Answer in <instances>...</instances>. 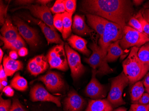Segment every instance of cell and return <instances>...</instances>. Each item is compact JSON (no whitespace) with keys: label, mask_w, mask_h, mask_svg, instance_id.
I'll return each mask as SVG.
<instances>
[{"label":"cell","mask_w":149,"mask_h":111,"mask_svg":"<svg viewBox=\"0 0 149 111\" xmlns=\"http://www.w3.org/2000/svg\"><path fill=\"white\" fill-rule=\"evenodd\" d=\"M7 76L6 74L3 66L1 65V66H0V81H7Z\"/></svg>","instance_id":"41"},{"label":"cell","mask_w":149,"mask_h":111,"mask_svg":"<svg viewBox=\"0 0 149 111\" xmlns=\"http://www.w3.org/2000/svg\"><path fill=\"white\" fill-rule=\"evenodd\" d=\"M50 1H47V0H39V1H37L36 2L39 3V5L47 6V4Z\"/></svg>","instance_id":"47"},{"label":"cell","mask_w":149,"mask_h":111,"mask_svg":"<svg viewBox=\"0 0 149 111\" xmlns=\"http://www.w3.org/2000/svg\"><path fill=\"white\" fill-rule=\"evenodd\" d=\"M18 53L15 51H11L9 52V57L13 60H15L18 58Z\"/></svg>","instance_id":"43"},{"label":"cell","mask_w":149,"mask_h":111,"mask_svg":"<svg viewBox=\"0 0 149 111\" xmlns=\"http://www.w3.org/2000/svg\"><path fill=\"white\" fill-rule=\"evenodd\" d=\"M135 17L140 22L144 32L147 35H149V23L144 19L141 13H138Z\"/></svg>","instance_id":"34"},{"label":"cell","mask_w":149,"mask_h":111,"mask_svg":"<svg viewBox=\"0 0 149 111\" xmlns=\"http://www.w3.org/2000/svg\"><path fill=\"white\" fill-rule=\"evenodd\" d=\"M66 12L69 13L73 14L77 7V1L76 0H64L63 1Z\"/></svg>","instance_id":"31"},{"label":"cell","mask_w":149,"mask_h":111,"mask_svg":"<svg viewBox=\"0 0 149 111\" xmlns=\"http://www.w3.org/2000/svg\"><path fill=\"white\" fill-rule=\"evenodd\" d=\"M3 55H4V52L2 51V49H0V62L1 63L2 62V59H3Z\"/></svg>","instance_id":"49"},{"label":"cell","mask_w":149,"mask_h":111,"mask_svg":"<svg viewBox=\"0 0 149 111\" xmlns=\"http://www.w3.org/2000/svg\"><path fill=\"white\" fill-rule=\"evenodd\" d=\"M144 85L142 81H139L135 83L130 91L131 99L133 101L136 102L143 96L144 92Z\"/></svg>","instance_id":"27"},{"label":"cell","mask_w":149,"mask_h":111,"mask_svg":"<svg viewBox=\"0 0 149 111\" xmlns=\"http://www.w3.org/2000/svg\"><path fill=\"white\" fill-rule=\"evenodd\" d=\"M129 111H149V104L141 105L139 103H133L130 106Z\"/></svg>","instance_id":"37"},{"label":"cell","mask_w":149,"mask_h":111,"mask_svg":"<svg viewBox=\"0 0 149 111\" xmlns=\"http://www.w3.org/2000/svg\"><path fill=\"white\" fill-rule=\"evenodd\" d=\"M8 9V6L4 4L3 1H1L0 3V22L1 25L3 26L6 21L7 17V11Z\"/></svg>","instance_id":"33"},{"label":"cell","mask_w":149,"mask_h":111,"mask_svg":"<svg viewBox=\"0 0 149 111\" xmlns=\"http://www.w3.org/2000/svg\"><path fill=\"white\" fill-rule=\"evenodd\" d=\"M20 17L25 20H29L38 25L44 34L48 44L55 43L58 45H64V42L61 39L60 36L57 32L56 31L53 30L50 27L46 25L43 21L39 19L34 18L28 13H23V14L20 15Z\"/></svg>","instance_id":"11"},{"label":"cell","mask_w":149,"mask_h":111,"mask_svg":"<svg viewBox=\"0 0 149 111\" xmlns=\"http://www.w3.org/2000/svg\"><path fill=\"white\" fill-rule=\"evenodd\" d=\"M30 97L33 102H52L56 103L58 107L61 105L60 97L50 94L43 86L40 84H37L32 88L30 91Z\"/></svg>","instance_id":"14"},{"label":"cell","mask_w":149,"mask_h":111,"mask_svg":"<svg viewBox=\"0 0 149 111\" xmlns=\"http://www.w3.org/2000/svg\"><path fill=\"white\" fill-rule=\"evenodd\" d=\"M123 32V29L120 26L106 20L104 32L98 41L99 46L101 48L104 59L107 60L108 48L112 43L122 38Z\"/></svg>","instance_id":"3"},{"label":"cell","mask_w":149,"mask_h":111,"mask_svg":"<svg viewBox=\"0 0 149 111\" xmlns=\"http://www.w3.org/2000/svg\"><path fill=\"white\" fill-rule=\"evenodd\" d=\"M80 10L87 14L102 17L123 28L126 26L134 11L133 5L127 0H85Z\"/></svg>","instance_id":"1"},{"label":"cell","mask_w":149,"mask_h":111,"mask_svg":"<svg viewBox=\"0 0 149 111\" xmlns=\"http://www.w3.org/2000/svg\"><path fill=\"white\" fill-rule=\"evenodd\" d=\"M3 66L7 77L12 76L16 72L23 69L21 61L13 60L6 55L3 59Z\"/></svg>","instance_id":"21"},{"label":"cell","mask_w":149,"mask_h":111,"mask_svg":"<svg viewBox=\"0 0 149 111\" xmlns=\"http://www.w3.org/2000/svg\"><path fill=\"white\" fill-rule=\"evenodd\" d=\"M149 41V37L146 34L126 26L123 28V37L120 40L119 43L124 50L130 47L139 48Z\"/></svg>","instance_id":"6"},{"label":"cell","mask_w":149,"mask_h":111,"mask_svg":"<svg viewBox=\"0 0 149 111\" xmlns=\"http://www.w3.org/2000/svg\"><path fill=\"white\" fill-rule=\"evenodd\" d=\"M72 28L74 32L80 36L92 35L94 32L86 24L84 16H74Z\"/></svg>","instance_id":"18"},{"label":"cell","mask_w":149,"mask_h":111,"mask_svg":"<svg viewBox=\"0 0 149 111\" xmlns=\"http://www.w3.org/2000/svg\"><path fill=\"white\" fill-rule=\"evenodd\" d=\"M37 80L42 82L47 89L52 92L60 91L65 87L62 77L56 72L50 71L45 75L40 77Z\"/></svg>","instance_id":"13"},{"label":"cell","mask_w":149,"mask_h":111,"mask_svg":"<svg viewBox=\"0 0 149 111\" xmlns=\"http://www.w3.org/2000/svg\"><path fill=\"white\" fill-rule=\"evenodd\" d=\"M113 111H127V108L124 107H120Z\"/></svg>","instance_id":"50"},{"label":"cell","mask_w":149,"mask_h":111,"mask_svg":"<svg viewBox=\"0 0 149 111\" xmlns=\"http://www.w3.org/2000/svg\"><path fill=\"white\" fill-rule=\"evenodd\" d=\"M146 91H147V93H148V94L149 95V88H146Z\"/></svg>","instance_id":"51"},{"label":"cell","mask_w":149,"mask_h":111,"mask_svg":"<svg viewBox=\"0 0 149 111\" xmlns=\"http://www.w3.org/2000/svg\"><path fill=\"white\" fill-rule=\"evenodd\" d=\"M92 53L88 58H85L84 61L92 67V69L97 71V74L104 76L113 72V69L109 66L107 60L103 57L100 47L97 43H93L89 45Z\"/></svg>","instance_id":"5"},{"label":"cell","mask_w":149,"mask_h":111,"mask_svg":"<svg viewBox=\"0 0 149 111\" xmlns=\"http://www.w3.org/2000/svg\"><path fill=\"white\" fill-rule=\"evenodd\" d=\"M68 41L72 48L86 56L89 57L91 54V51L87 46V41L84 38L76 35H72L68 39Z\"/></svg>","instance_id":"19"},{"label":"cell","mask_w":149,"mask_h":111,"mask_svg":"<svg viewBox=\"0 0 149 111\" xmlns=\"http://www.w3.org/2000/svg\"><path fill=\"white\" fill-rule=\"evenodd\" d=\"M87 22L89 26L95 31L100 36V37L103 35L105 28L106 20L98 16L87 14Z\"/></svg>","instance_id":"20"},{"label":"cell","mask_w":149,"mask_h":111,"mask_svg":"<svg viewBox=\"0 0 149 111\" xmlns=\"http://www.w3.org/2000/svg\"><path fill=\"white\" fill-rule=\"evenodd\" d=\"M143 17L146 21L149 23V10H146L143 13Z\"/></svg>","instance_id":"45"},{"label":"cell","mask_w":149,"mask_h":111,"mask_svg":"<svg viewBox=\"0 0 149 111\" xmlns=\"http://www.w3.org/2000/svg\"><path fill=\"white\" fill-rule=\"evenodd\" d=\"M13 23L19 32V34L25 39L32 48L36 47L40 42L39 36L36 30L25 23L17 16L13 17Z\"/></svg>","instance_id":"8"},{"label":"cell","mask_w":149,"mask_h":111,"mask_svg":"<svg viewBox=\"0 0 149 111\" xmlns=\"http://www.w3.org/2000/svg\"><path fill=\"white\" fill-rule=\"evenodd\" d=\"M2 91L6 96L8 97H13L15 93V91L11 86H7L3 88Z\"/></svg>","instance_id":"39"},{"label":"cell","mask_w":149,"mask_h":111,"mask_svg":"<svg viewBox=\"0 0 149 111\" xmlns=\"http://www.w3.org/2000/svg\"><path fill=\"white\" fill-rule=\"evenodd\" d=\"M9 111H26L17 98L13 100V103Z\"/></svg>","instance_id":"35"},{"label":"cell","mask_w":149,"mask_h":111,"mask_svg":"<svg viewBox=\"0 0 149 111\" xmlns=\"http://www.w3.org/2000/svg\"><path fill=\"white\" fill-rule=\"evenodd\" d=\"M139 104L147 105L149 104V95L148 93H144L143 96L137 101Z\"/></svg>","instance_id":"38"},{"label":"cell","mask_w":149,"mask_h":111,"mask_svg":"<svg viewBox=\"0 0 149 111\" xmlns=\"http://www.w3.org/2000/svg\"><path fill=\"white\" fill-rule=\"evenodd\" d=\"M8 82L7 81H0V89L1 91L3 90V88L7 85Z\"/></svg>","instance_id":"46"},{"label":"cell","mask_w":149,"mask_h":111,"mask_svg":"<svg viewBox=\"0 0 149 111\" xmlns=\"http://www.w3.org/2000/svg\"><path fill=\"white\" fill-rule=\"evenodd\" d=\"M47 60L50 68H56L63 71L68 69V64L64 45H56L47 54Z\"/></svg>","instance_id":"7"},{"label":"cell","mask_w":149,"mask_h":111,"mask_svg":"<svg viewBox=\"0 0 149 111\" xmlns=\"http://www.w3.org/2000/svg\"><path fill=\"white\" fill-rule=\"evenodd\" d=\"M120 40L112 43L107 51V60L108 62L114 61L119 57L124 54V50L120 46Z\"/></svg>","instance_id":"23"},{"label":"cell","mask_w":149,"mask_h":111,"mask_svg":"<svg viewBox=\"0 0 149 111\" xmlns=\"http://www.w3.org/2000/svg\"><path fill=\"white\" fill-rule=\"evenodd\" d=\"M68 65L71 69V76L74 81L78 80L85 72V68L81 63L79 54L74 50L68 44L65 45Z\"/></svg>","instance_id":"9"},{"label":"cell","mask_w":149,"mask_h":111,"mask_svg":"<svg viewBox=\"0 0 149 111\" xmlns=\"http://www.w3.org/2000/svg\"><path fill=\"white\" fill-rule=\"evenodd\" d=\"M128 24L130 27L131 26V27L133 29H135L139 32L144 33L140 22L136 17H132L128 22Z\"/></svg>","instance_id":"32"},{"label":"cell","mask_w":149,"mask_h":111,"mask_svg":"<svg viewBox=\"0 0 149 111\" xmlns=\"http://www.w3.org/2000/svg\"><path fill=\"white\" fill-rule=\"evenodd\" d=\"M92 78L85 88V94L93 100L102 99L106 97L107 90L96 78L97 71L92 69Z\"/></svg>","instance_id":"12"},{"label":"cell","mask_w":149,"mask_h":111,"mask_svg":"<svg viewBox=\"0 0 149 111\" xmlns=\"http://www.w3.org/2000/svg\"><path fill=\"white\" fill-rule=\"evenodd\" d=\"M10 86L19 91H25L28 88V83L19 73H17L11 81Z\"/></svg>","instance_id":"26"},{"label":"cell","mask_w":149,"mask_h":111,"mask_svg":"<svg viewBox=\"0 0 149 111\" xmlns=\"http://www.w3.org/2000/svg\"><path fill=\"white\" fill-rule=\"evenodd\" d=\"M49 67L47 57L39 55L31 59L27 65V70L33 76H37L47 70Z\"/></svg>","instance_id":"16"},{"label":"cell","mask_w":149,"mask_h":111,"mask_svg":"<svg viewBox=\"0 0 149 111\" xmlns=\"http://www.w3.org/2000/svg\"><path fill=\"white\" fill-rule=\"evenodd\" d=\"M1 39L4 43L3 48L4 49H8L12 50V51L18 52L21 48L26 46L25 41L21 37L16 40L12 41H6L1 36Z\"/></svg>","instance_id":"25"},{"label":"cell","mask_w":149,"mask_h":111,"mask_svg":"<svg viewBox=\"0 0 149 111\" xmlns=\"http://www.w3.org/2000/svg\"><path fill=\"white\" fill-rule=\"evenodd\" d=\"M20 9H28L33 16L43 21L50 27L53 30L56 31V28L54 25L53 17L52 15L51 10L47 6L39 4H31L28 6H21L16 10Z\"/></svg>","instance_id":"10"},{"label":"cell","mask_w":149,"mask_h":111,"mask_svg":"<svg viewBox=\"0 0 149 111\" xmlns=\"http://www.w3.org/2000/svg\"><path fill=\"white\" fill-rule=\"evenodd\" d=\"M28 53V50L26 48V47H23L22 48H21L18 52V55L20 56V57H25L26 56Z\"/></svg>","instance_id":"42"},{"label":"cell","mask_w":149,"mask_h":111,"mask_svg":"<svg viewBox=\"0 0 149 111\" xmlns=\"http://www.w3.org/2000/svg\"><path fill=\"white\" fill-rule=\"evenodd\" d=\"M143 82L144 85V87H145L146 88H149V72L146 76V77H145L143 81Z\"/></svg>","instance_id":"44"},{"label":"cell","mask_w":149,"mask_h":111,"mask_svg":"<svg viewBox=\"0 0 149 111\" xmlns=\"http://www.w3.org/2000/svg\"><path fill=\"white\" fill-rule=\"evenodd\" d=\"M63 32L62 36L64 40H66L70 36L72 32V16L73 14L66 12L63 13Z\"/></svg>","instance_id":"24"},{"label":"cell","mask_w":149,"mask_h":111,"mask_svg":"<svg viewBox=\"0 0 149 111\" xmlns=\"http://www.w3.org/2000/svg\"><path fill=\"white\" fill-rule=\"evenodd\" d=\"M65 111H82L86 105V101L74 90H71L63 101Z\"/></svg>","instance_id":"15"},{"label":"cell","mask_w":149,"mask_h":111,"mask_svg":"<svg viewBox=\"0 0 149 111\" xmlns=\"http://www.w3.org/2000/svg\"><path fill=\"white\" fill-rule=\"evenodd\" d=\"M11 106L10 99L5 100L1 97L0 99V111H9Z\"/></svg>","instance_id":"36"},{"label":"cell","mask_w":149,"mask_h":111,"mask_svg":"<svg viewBox=\"0 0 149 111\" xmlns=\"http://www.w3.org/2000/svg\"><path fill=\"white\" fill-rule=\"evenodd\" d=\"M143 1H141V0H135V1H133V3L136 6H139L143 3Z\"/></svg>","instance_id":"48"},{"label":"cell","mask_w":149,"mask_h":111,"mask_svg":"<svg viewBox=\"0 0 149 111\" xmlns=\"http://www.w3.org/2000/svg\"><path fill=\"white\" fill-rule=\"evenodd\" d=\"M113 107L107 99L89 101L85 111H113Z\"/></svg>","instance_id":"22"},{"label":"cell","mask_w":149,"mask_h":111,"mask_svg":"<svg viewBox=\"0 0 149 111\" xmlns=\"http://www.w3.org/2000/svg\"><path fill=\"white\" fill-rule=\"evenodd\" d=\"M36 2V1H31V0H24V1H15V3L17 5H21L22 6H28V5H31L32 3Z\"/></svg>","instance_id":"40"},{"label":"cell","mask_w":149,"mask_h":111,"mask_svg":"<svg viewBox=\"0 0 149 111\" xmlns=\"http://www.w3.org/2000/svg\"><path fill=\"white\" fill-rule=\"evenodd\" d=\"M53 22L56 29L62 34L63 32L62 14H56L53 17Z\"/></svg>","instance_id":"30"},{"label":"cell","mask_w":149,"mask_h":111,"mask_svg":"<svg viewBox=\"0 0 149 111\" xmlns=\"http://www.w3.org/2000/svg\"><path fill=\"white\" fill-rule=\"evenodd\" d=\"M139 50V48L137 47H132L128 57L123 62V72L129 79L130 84L139 81L149 70V68L138 57Z\"/></svg>","instance_id":"2"},{"label":"cell","mask_w":149,"mask_h":111,"mask_svg":"<svg viewBox=\"0 0 149 111\" xmlns=\"http://www.w3.org/2000/svg\"><path fill=\"white\" fill-rule=\"evenodd\" d=\"M138 56L140 60L149 68V43H146L140 48Z\"/></svg>","instance_id":"28"},{"label":"cell","mask_w":149,"mask_h":111,"mask_svg":"<svg viewBox=\"0 0 149 111\" xmlns=\"http://www.w3.org/2000/svg\"><path fill=\"white\" fill-rule=\"evenodd\" d=\"M51 11L52 13L56 14H63L66 12L65 6L63 1L57 0L54 6L51 8Z\"/></svg>","instance_id":"29"},{"label":"cell","mask_w":149,"mask_h":111,"mask_svg":"<svg viewBox=\"0 0 149 111\" xmlns=\"http://www.w3.org/2000/svg\"><path fill=\"white\" fill-rule=\"evenodd\" d=\"M1 32L2 35L1 36L7 41L15 40L21 37L17 27L13 26L10 17L9 15L7 17Z\"/></svg>","instance_id":"17"},{"label":"cell","mask_w":149,"mask_h":111,"mask_svg":"<svg viewBox=\"0 0 149 111\" xmlns=\"http://www.w3.org/2000/svg\"><path fill=\"white\" fill-rule=\"evenodd\" d=\"M129 83V79L123 72L111 80V87L107 100L113 107L125 105V102L123 98V93L124 89Z\"/></svg>","instance_id":"4"}]
</instances>
